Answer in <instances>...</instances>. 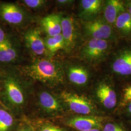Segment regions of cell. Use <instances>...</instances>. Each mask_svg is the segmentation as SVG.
I'll return each instance as SVG.
<instances>
[{
  "label": "cell",
  "mask_w": 131,
  "mask_h": 131,
  "mask_svg": "<svg viewBox=\"0 0 131 131\" xmlns=\"http://www.w3.org/2000/svg\"><path fill=\"white\" fill-rule=\"evenodd\" d=\"M23 71L29 77L46 84H59L64 80V72L60 63L49 59H38L24 67Z\"/></svg>",
  "instance_id": "cell-1"
},
{
  "label": "cell",
  "mask_w": 131,
  "mask_h": 131,
  "mask_svg": "<svg viewBox=\"0 0 131 131\" xmlns=\"http://www.w3.org/2000/svg\"><path fill=\"white\" fill-rule=\"evenodd\" d=\"M0 19L14 26H22L27 24L29 16L21 7L14 3H0Z\"/></svg>",
  "instance_id": "cell-2"
},
{
  "label": "cell",
  "mask_w": 131,
  "mask_h": 131,
  "mask_svg": "<svg viewBox=\"0 0 131 131\" xmlns=\"http://www.w3.org/2000/svg\"><path fill=\"white\" fill-rule=\"evenodd\" d=\"M83 29L85 34L91 39L106 40L111 38L113 34L111 26L101 19L84 21Z\"/></svg>",
  "instance_id": "cell-3"
},
{
  "label": "cell",
  "mask_w": 131,
  "mask_h": 131,
  "mask_svg": "<svg viewBox=\"0 0 131 131\" xmlns=\"http://www.w3.org/2000/svg\"><path fill=\"white\" fill-rule=\"evenodd\" d=\"M61 98L73 112L83 115L89 114L94 109L93 105L84 96L66 91L61 94Z\"/></svg>",
  "instance_id": "cell-4"
},
{
  "label": "cell",
  "mask_w": 131,
  "mask_h": 131,
  "mask_svg": "<svg viewBox=\"0 0 131 131\" xmlns=\"http://www.w3.org/2000/svg\"><path fill=\"white\" fill-rule=\"evenodd\" d=\"M109 44L106 40L91 38L81 51V56L90 62L100 60L107 51Z\"/></svg>",
  "instance_id": "cell-5"
},
{
  "label": "cell",
  "mask_w": 131,
  "mask_h": 131,
  "mask_svg": "<svg viewBox=\"0 0 131 131\" xmlns=\"http://www.w3.org/2000/svg\"><path fill=\"white\" fill-rule=\"evenodd\" d=\"M24 39L26 47L34 54L41 56L47 52L44 38L39 28L27 30L24 35Z\"/></svg>",
  "instance_id": "cell-6"
},
{
  "label": "cell",
  "mask_w": 131,
  "mask_h": 131,
  "mask_svg": "<svg viewBox=\"0 0 131 131\" xmlns=\"http://www.w3.org/2000/svg\"><path fill=\"white\" fill-rule=\"evenodd\" d=\"M61 34L65 42V50L67 52H70L75 47L77 39L75 22L72 17L62 16Z\"/></svg>",
  "instance_id": "cell-7"
},
{
  "label": "cell",
  "mask_w": 131,
  "mask_h": 131,
  "mask_svg": "<svg viewBox=\"0 0 131 131\" xmlns=\"http://www.w3.org/2000/svg\"><path fill=\"white\" fill-rule=\"evenodd\" d=\"M13 76L8 75L5 79V91L7 98L11 103L19 105L24 103V96L18 80Z\"/></svg>",
  "instance_id": "cell-8"
},
{
  "label": "cell",
  "mask_w": 131,
  "mask_h": 131,
  "mask_svg": "<svg viewBox=\"0 0 131 131\" xmlns=\"http://www.w3.org/2000/svg\"><path fill=\"white\" fill-rule=\"evenodd\" d=\"M102 119L95 117H78L70 119L68 125L80 131H89L102 127Z\"/></svg>",
  "instance_id": "cell-9"
},
{
  "label": "cell",
  "mask_w": 131,
  "mask_h": 131,
  "mask_svg": "<svg viewBox=\"0 0 131 131\" xmlns=\"http://www.w3.org/2000/svg\"><path fill=\"white\" fill-rule=\"evenodd\" d=\"M81 18L88 21L94 19L102 9L103 1L101 0H82L80 2Z\"/></svg>",
  "instance_id": "cell-10"
},
{
  "label": "cell",
  "mask_w": 131,
  "mask_h": 131,
  "mask_svg": "<svg viewBox=\"0 0 131 131\" xmlns=\"http://www.w3.org/2000/svg\"><path fill=\"white\" fill-rule=\"evenodd\" d=\"M61 14H52L44 17L41 25L49 37H53L61 34Z\"/></svg>",
  "instance_id": "cell-11"
},
{
  "label": "cell",
  "mask_w": 131,
  "mask_h": 131,
  "mask_svg": "<svg viewBox=\"0 0 131 131\" xmlns=\"http://www.w3.org/2000/svg\"><path fill=\"white\" fill-rule=\"evenodd\" d=\"M113 71L122 75H131V49L122 52L114 61Z\"/></svg>",
  "instance_id": "cell-12"
},
{
  "label": "cell",
  "mask_w": 131,
  "mask_h": 131,
  "mask_svg": "<svg viewBox=\"0 0 131 131\" xmlns=\"http://www.w3.org/2000/svg\"><path fill=\"white\" fill-rule=\"evenodd\" d=\"M96 94L101 102L105 107L112 109L117 104V94L112 88L106 84H102L98 86Z\"/></svg>",
  "instance_id": "cell-13"
},
{
  "label": "cell",
  "mask_w": 131,
  "mask_h": 131,
  "mask_svg": "<svg viewBox=\"0 0 131 131\" xmlns=\"http://www.w3.org/2000/svg\"><path fill=\"white\" fill-rule=\"evenodd\" d=\"M125 12L123 3L118 0H109L106 2L104 9V17L108 23H115L117 17Z\"/></svg>",
  "instance_id": "cell-14"
},
{
  "label": "cell",
  "mask_w": 131,
  "mask_h": 131,
  "mask_svg": "<svg viewBox=\"0 0 131 131\" xmlns=\"http://www.w3.org/2000/svg\"><path fill=\"white\" fill-rule=\"evenodd\" d=\"M67 72L70 81L76 85H84L87 83L89 79L88 71L81 66H70L68 68Z\"/></svg>",
  "instance_id": "cell-15"
},
{
  "label": "cell",
  "mask_w": 131,
  "mask_h": 131,
  "mask_svg": "<svg viewBox=\"0 0 131 131\" xmlns=\"http://www.w3.org/2000/svg\"><path fill=\"white\" fill-rule=\"evenodd\" d=\"M39 102L41 106L49 112L59 111L62 108L59 101L46 91H43L39 94Z\"/></svg>",
  "instance_id": "cell-16"
},
{
  "label": "cell",
  "mask_w": 131,
  "mask_h": 131,
  "mask_svg": "<svg viewBox=\"0 0 131 131\" xmlns=\"http://www.w3.org/2000/svg\"><path fill=\"white\" fill-rule=\"evenodd\" d=\"M18 57V52L12 44L7 38L0 43V62L10 63Z\"/></svg>",
  "instance_id": "cell-17"
},
{
  "label": "cell",
  "mask_w": 131,
  "mask_h": 131,
  "mask_svg": "<svg viewBox=\"0 0 131 131\" xmlns=\"http://www.w3.org/2000/svg\"><path fill=\"white\" fill-rule=\"evenodd\" d=\"M44 40L47 52L51 55L61 49L65 50V42L61 34L53 37L47 36Z\"/></svg>",
  "instance_id": "cell-18"
},
{
  "label": "cell",
  "mask_w": 131,
  "mask_h": 131,
  "mask_svg": "<svg viewBox=\"0 0 131 131\" xmlns=\"http://www.w3.org/2000/svg\"><path fill=\"white\" fill-rule=\"evenodd\" d=\"M117 28L125 35L131 34V16L128 12L120 14L115 22Z\"/></svg>",
  "instance_id": "cell-19"
},
{
  "label": "cell",
  "mask_w": 131,
  "mask_h": 131,
  "mask_svg": "<svg viewBox=\"0 0 131 131\" xmlns=\"http://www.w3.org/2000/svg\"><path fill=\"white\" fill-rule=\"evenodd\" d=\"M13 124L11 115L3 109H0V131H7Z\"/></svg>",
  "instance_id": "cell-20"
},
{
  "label": "cell",
  "mask_w": 131,
  "mask_h": 131,
  "mask_svg": "<svg viewBox=\"0 0 131 131\" xmlns=\"http://www.w3.org/2000/svg\"><path fill=\"white\" fill-rule=\"evenodd\" d=\"M47 1L44 0H24L22 1L24 5L29 8L39 9L43 7L47 3Z\"/></svg>",
  "instance_id": "cell-21"
},
{
  "label": "cell",
  "mask_w": 131,
  "mask_h": 131,
  "mask_svg": "<svg viewBox=\"0 0 131 131\" xmlns=\"http://www.w3.org/2000/svg\"><path fill=\"white\" fill-rule=\"evenodd\" d=\"M131 102V85H130L124 90L123 98L122 101V104L124 105L127 103Z\"/></svg>",
  "instance_id": "cell-22"
},
{
  "label": "cell",
  "mask_w": 131,
  "mask_h": 131,
  "mask_svg": "<svg viewBox=\"0 0 131 131\" xmlns=\"http://www.w3.org/2000/svg\"><path fill=\"white\" fill-rule=\"evenodd\" d=\"M103 131H125L121 127L116 124L108 123L103 129Z\"/></svg>",
  "instance_id": "cell-23"
},
{
  "label": "cell",
  "mask_w": 131,
  "mask_h": 131,
  "mask_svg": "<svg viewBox=\"0 0 131 131\" xmlns=\"http://www.w3.org/2000/svg\"><path fill=\"white\" fill-rule=\"evenodd\" d=\"M73 1L69 0H58L56 1V3L59 6H65L71 4Z\"/></svg>",
  "instance_id": "cell-24"
},
{
  "label": "cell",
  "mask_w": 131,
  "mask_h": 131,
  "mask_svg": "<svg viewBox=\"0 0 131 131\" xmlns=\"http://www.w3.org/2000/svg\"><path fill=\"white\" fill-rule=\"evenodd\" d=\"M41 131H62L60 129L56 127L52 126H48L44 127Z\"/></svg>",
  "instance_id": "cell-25"
},
{
  "label": "cell",
  "mask_w": 131,
  "mask_h": 131,
  "mask_svg": "<svg viewBox=\"0 0 131 131\" xmlns=\"http://www.w3.org/2000/svg\"><path fill=\"white\" fill-rule=\"evenodd\" d=\"M6 39V38L4 30L0 28V43L4 41Z\"/></svg>",
  "instance_id": "cell-26"
},
{
  "label": "cell",
  "mask_w": 131,
  "mask_h": 131,
  "mask_svg": "<svg viewBox=\"0 0 131 131\" xmlns=\"http://www.w3.org/2000/svg\"><path fill=\"white\" fill-rule=\"evenodd\" d=\"M127 7H128V13L131 16V1L128 2V4L127 5Z\"/></svg>",
  "instance_id": "cell-27"
},
{
  "label": "cell",
  "mask_w": 131,
  "mask_h": 131,
  "mask_svg": "<svg viewBox=\"0 0 131 131\" xmlns=\"http://www.w3.org/2000/svg\"><path fill=\"white\" fill-rule=\"evenodd\" d=\"M128 111L131 114V102L130 103L128 106Z\"/></svg>",
  "instance_id": "cell-28"
},
{
  "label": "cell",
  "mask_w": 131,
  "mask_h": 131,
  "mask_svg": "<svg viewBox=\"0 0 131 131\" xmlns=\"http://www.w3.org/2000/svg\"><path fill=\"white\" fill-rule=\"evenodd\" d=\"M100 131L98 129H92V130H89V131Z\"/></svg>",
  "instance_id": "cell-29"
},
{
  "label": "cell",
  "mask_w": 131,
  "mask_h": 131,
  "mask_svg": "<svg viewBox=\"0 0 131 131\" xmlns=\"http://www.w3.org/2000/svg\"><path fill=\"white\" fill-rule=\"evenodd\" d=\"M24 131V130H21V131Z\"/></svg>",
  "instance_id": "cell-30"
}]
</instances>
